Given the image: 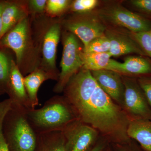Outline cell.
<instances>
[{
	"label": "cell",
	"mask_w": 151,
	"mask_h": 151,
	"mask_svg": "<svg viewBox=\"0 0 151 151\" xmlns=\"http://www.w3.org/2000/svg\"><path fill=\"white\" fill-rule=\"evenodd\" d=\"M63 92L78 120L113 142H129V117L99 86L90 70L82 68L70 78Z\"/></svg>",
	"instance_id": "cell-1"
},
{
	"label": "cell",
	"mask_w": 151,
	"mask_h": 151,
	"mask_svg": "<svg viewBox=\"0 0 151 151\" xmlns=\"http://www.w3.org/2000/svg\"><path fill=\"white\" fill-rule=\"evenodd\" d=\"M30 125L37 134L63 132L69 124L78 120L64 96H55L39 109H27Z\"/></svg>",
	"instance_id": "cell-2"
},
{
	"label": "cell",
	"mask_w": 151,
	"mask_h": 151,
	"mask_svg": "<svg viewBox=\"0 0 151 151\" xmlns=\"http://www.w3.org/2000/svg\"><path fill=\"white\" fill-rule=\"evenodd\" d=\"M0 47L10 49L14 52L16 63L23 75H28L39 67L38 55L28 16L20 21L1 38Z\"/></svg>",
	"instance_id": "cell-3"
},
{
	"label": "cell",
	"mask_w": 151,
	"mask_h": 151,
	"mask_svg": "<svg viewBox=\"0 0 151 151\" xmlns=\"http://www.w3.org/2000/svg\"><path fill=\"white\" fill-rule=\"evenodd\" d=\"M26 108L12 104L3 123V131L10 151H35L37 134L30 125Z\"/></svg>",
	"instance_id": "cell-4"
},
{
	"label": "cell",
	"mask_w": 151,
	"mask_h": 151,
	"mask_svg": "<svg viewBox=\"0 0 151 151\" xmlns=\"http://www.w3.org/2000/svg\"><path fill=\"white\" fill-rule=\"evenodd\" d=\"M44 23L39 27L34 39L39 60V67L59 76L56 58L61 34V22L51 19Z\"/></svg>",
	"instance_id": "cell-5"
},
{
	"label": "cell",
	"mask_w": 151,
	"mask_h": 151,
	"mask_svg": "<svg viewBox=\"0 0 151 151\" xmlns=\"http://www.w3.org/2000/svg\"><path fill=\"white\" fill-rule=\"evenodd\" d=\"M63 36L62 58L60 62L61 71L53 91L59 93L63 92L70 78L83 67L84 47L79 40L71 33L66 32Z\"/></svg>",
	"instance_id": "cell-6"
},
{
	"label": "cell",
	"mask_w": 151,
	"mask_h": 151,
	"mask_svg": "<svg viewBox=\"0 0 151 151\" xmlns=\"http://www.w3.org/2000/svg\"><path fill=\"white\" fill-rule=\"evenodd\" d=\"M61 23L67 32L81 41L84 48L94 39L104 35L107 28L97 14L89 13L76 14Z\"/></svg>",
	"instance_id": "cell-7"
},
{
	"label": "cell",
	"mask_w": 151,
	"mask_h": 151,
	"mask_svg": "<svg viewBox=\"0 0 151 151\" xmlns=\"http://www.w3.org/2000/svg\"><path fill=\"white\" fill-rule=\"evenodd\" d=\"M97 15L103 22L114 27L122 28L132 32H147L151 27V21L121 6H113L100 10Z\"/></svg>",
	"instance_id": "cell-8"
},
{
	"label": "cell",
	"mask_w": 151,
	"mask_h": 151,
	"mask_svg": "<svg viewBox=\"0 0 151 151\" xmlns=\"http://www.w3.org/2000/svg\"><path fill=\"white\" fill-rule=\"evenodd\" d=\"M124 91L123 108L130 119L151 120V109L142 90L134 78L122 77Z\"/></svg>",
	"instance_id": "cell-9"
},
{
	"label": "cell",
	"mask_w": 151,
	"mask_h": 151,
	"mask_svg": "<svg viewBox=\"0 0 151 151\" xmlns=\"http://www.w3.org/2000/svg\"><path fill=\"white\" fill-rule=\"evenodd\" d=\"M66 151H89L97 139L98 132L76 120L63 131Z\"/></svg>",
	"instance_id": "cell-10"
},
{
	"label": "cell",
	"mask_w": 151,
	"mask_h": 151,
	"mask_svg": "<svg viewBox=\"0 0 151 151\" xmlns=\"http://www.w3.org/2000/svg\"><path fill=\"white\" fill-rule=\"evenodd\" d=\"M105 35L110 42L109 53L111 56L119 57L129 54L146 56L141 47L129 31L118 27H108Z\"/></svg>",
	"instance_id": "cell-11"
},
{
	"label": "cell",
	"mask_w": 151,
	"mask_h": 151,
	"mask_svg": "<svg viewBox=\"0 0 151 151\" xmlns=\"http://www.w3.org/2000/svg\"><path fill=\"white\" fill-rule=\"evenodd\" d=\"M90 71L97 84L103 91L123 108L125 88L121 74L105 69Z\"/></svg>",
	"instance_id": "cell-12"
},
{
	"label": "cell",
	"mask_w": 151,
	"mask_h": 151,
	"mask_svg": "<svg viewBox=\"0 0 151 151\" xmlns=\"http://www.w3.org/2000/svg\"><path fill=\"white\" fill-rule=\"evenodd\" d=\"M24 78L16 63L12 60L6 93L9 94V99L12 101L13 105L21 106L27 109H31L32 108L25 86Z\"/></svg>",
	"instance_id": "cell-13"
},
{
	"label": "cell",
	"mask_w": 151,
	"mask_h": 151,
	"mask_svg": "<svg viewBox=\"0 0 151 151\" xmlns=\"http://www.w3.org/2000/svg\"><path fill=\"white\" fill-rule=\"evenodd\" d=\"M106 70L115 71L120 74L150 76L151 61L141 55L127 57L123 63L111 59Z\"/></svg>",
	"instance_id": "cell-14"
},
{
	"label": "cell",
	"mask_w": 151,
	"mask_h": 151,
	"mask_svg": "<svg viewBox=\"0 0 151 151\" xmlns=\"http://www.w3.org/2000/svg\"><path fill=\"white\" fill-rule=\"evenodd\" d=\"M58 78L59 76L47 72L39 67L25 76L24 85L32 109L38 105L37 93L41 84L49 79L58 81Z\"/></svg>",
	"instance_id": "cell-15"
},
{
	"label": "cell",
	"mask_w": 151,
	"mask_h": 151,
	"mask_svg": "<svg viewBox=\"0 0 151 151\" xmlns=\"http://www.w3.org/2000/svg\"><path fill=\"white\" fill-rule=\"evenodd\" d=\"M29 13L27 6L18 2H5L3 9V29L0 40L5 35Z\"/></svg>",
	"instance_id": "cell-16"
},
{
	"label": "cell",
	"mask_w": 151,
	"mask_h": 151,
	"mask_svg": "<svg viewBox=\"0 0 151 151\" xmlns=\"http://www.w3.org/2000/svg\"><path fill=\"white\" fill-rule=\"evenodd\" d=\"M129 139L137 141L143 148L151 151V122L147 119H130L127 129Z\"/></svg>",
	"instance_id": "cell-17"
},
{
	"label": "cell",
	"mask_w": 151,
	"mask_h": 151,
	"mask_svg": "<svg viewBox=\"0 0 151 151\" xmlns=\"http://www.w3.org/2000/svg\"><path fill=\"white\" fill-rule=\"evenodd\" d=\"M35 151H66L65 138L62 132L37 134Z\"/></svg>",
	"instance_id": "cell-18"
},
{
	"label": "cell",
	"mask_w": 151,
	"mask_h": 151,
	"mask_svg": "<svg viewBox=\"0 0 151 151\" xmlns=\"http://www.w3.org/2000/svg\"><path fill=\"white\" fill-rule=\"evenodd\" d=\"M111 55L109 52L104 53L83 52V68L95 71L107 69L111 60Z\"/></svg>",
	"instance_id": "cell-19"
},
{
	"label": "cell",
	"mask_w": 151,
	"mask_h": 151,
	"mask_svg": "<svg viewBox=\"0 0 151 151\" xmlns=\"http://www.w3.org/2000/svg\"><path fill=\"white\" fill-rule=\"evenodd\" d=\"M11 60H10L4 52L0 50V94L6 93Z\"/></svg>",
	"instance_id": "cell-20"
},
{
	"label": "cell",
	"mask_w": 151,
	"mask_h": 151,
	"mask_svg": "<svg viewBox=\"0 0 151 151\" xmlns=\"http://www.w3.org/2000/svg\"><path fill=\"white\" fill-rule=\"evenodd\" d=\"M110 42L108 38L105 34L94 39L84 48V52H97L104 53L109 52Z\"/></svg>",
	"instance_id": "cell-21"
},
{
	"label": "cell",
	"mask_w": 151,
	"mask_h": 151,
	"mask_svg": "<svg viewBox=\"0 0 151 151\" xmlns=\"http://www.w3.org/2000/svg\"><path fill=\"white\" fill-rule=\"evenodd\" d=\"M71 2L68 0H48L47 2L45 11L50 16L57 17L70 7Z\"/></svg>",
	"instance_id": "cell-22"
},
{
	"label": "cell",
	"mask_w": 151,
	"mask_h": 151,
	"mask_svg": "<svg viewBox=\"0 0 151 151\" xmlns=\"http://www.w3.org/2000/svg\"><path fill=\"white\" fill-rule=\"evenodd\" d=\"M98 3L97 0H76L70 4V9L76 14L87 13L94 9Z\"/></svg>",
	"instance_id": "cell-23"
},
{
	"label": "cell",
	"mask_w": 151,
	"mask_h": 151,
	"mask_svg": "<svg viewBox=\"0 0 151 151\" xmlns=\"http://www.w3.org/2000/svg\"><path fill=\"white\" fill-rule=\"evenodd\" d=\"M131 34L141 47L146 56L151 58V38L149 32H132Z\"/></svg>",
	"instance_id": "cell-24"
},
{
	"label": "cell",
	"mask_w": 151,
	"mask_h": 151,
	"mask_svg": "<svg viewBox=\"0 0 151 151\" xmlns=\"http://www.w3.org/2000/svg\"><path fill=\"white\" fill-rule=\"evenodd\" d=\"M137 81L151 108V76H140Z\"/></svg>",
	"instance_id": "cell-25"
},
{
	"label": "cell",
	"mask_w": 151,
	"mask_h": 151,
	"mask_svg": "<svg viewBox=\"0 0 151 151\" xmlns=\"http://www.w3.org/2000/svg\"><path fill=\"white\" fill-rule=\"evenodd\" d=\"M47 1L46 0H30L27 2L29 13L32 14H41L45 10Z\"/></svg>",
	"instance_id": "cell-26"
},
{
	"label": "cell",
	"mask_w": 151,
	"mask_h": 151,
	"mask_svg": "<svg viewBox=\"0 0 151 151\" xmlns=\"http://www.w3.org/2000/svg\"><path fill=\"white\" fill-rule=\"evenodd\" d=\"M130 2L139 12L151 16V0H132Z\"/></svg>",
	"instance_id": "cell-27"
},
{
	"label": "cell",
	"mask_w": 151,
	"mask_h": 151,
	"mask_svg": "<svg viewBox=\"0 0 151 151\" xmlns=\"http://www.w3.org/2000/svg\"><path fill=\"white\" fill-rule=\"evenodd\" d=\"M0 151H10L3 133V122L1 121H0Z\"/></svg>",
	"instance_id": "cell-28"
},
{
	"label": "cell",
	"mask_w": 151,
	"mask_h": 151,
	"mask_svg": "<svg viewBox=\"0 0 151 151\" xmlns=\"http://www.w3.org/2000/svg\"><path fill=\"white\" fill-rule=\"evenodd\" d=\"M5 2H0V37H1V34L3 29V22L2 19V14L3 9H4V5Z\"/></svg>",
	"instance_id": "cell-29"
},
{
	"label": "cell",
	"mask_w": 151,
	"mask_h": 151,
	"mask_svg": "<svg viewBox=\"0 0 151 151\" xmlns=\"http://www.w3.org/2000/svg\"><path fill=\"white\" fill-rule=\"evenodd\" d=\"M104 148V145L102 143L97 145L94 147L92 148L89 151H103Z\"/></svg>",
	"instance_id": "cell-30"
},
{
	"label": "cell",
	"mask_w": 151,
	"mask_h": 151,
	"mask_svg": "<svg viewBox=\"0 0 151 151\" xmlns=\"http://www.w3.org/2000/svg\"><path fill=\"white\" fill-rule=\"evenodd\" d=\"M149 33H150V37L151 38V27L150 30V31H149Z\"/></svg>",
	"instance_id": "cell-31"
},
{
	"label": "cell",
	"mask_w": 151,
	"mask_h": 151,
	"mask_svg": "<svg viewBox=\"0 0 151 151\" xmlns=\"http://www.w3.org/2000/svg\"><path fill=\"white\" fill-rule=\"evenodd\" d=\"M120 151H129L127 150H121Z\"/></svg>",
	"instance_id": "cell-32"
}]
</instances>
